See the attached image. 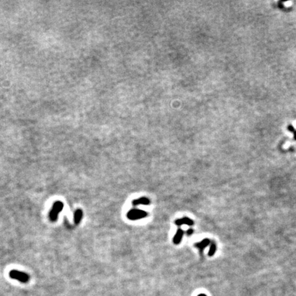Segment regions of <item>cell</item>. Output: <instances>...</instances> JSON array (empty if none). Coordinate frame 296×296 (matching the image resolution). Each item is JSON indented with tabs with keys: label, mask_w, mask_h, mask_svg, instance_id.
Listing matches in <instances>:
<instances>
[{
	"label": "cell",
	"mask_w": 296,
	"mask_h": 296,
	"mask_svg": "<svg viewBox=\"0 0 296 296\" xmlns=\"http://www.w3.org/2000/svg\"><path fill=\"white\" fill-rule=\"evenodd\" d=\"M64 204L63 202H61L60 201H57L54 202V204L53 205V207L49 213V219L52 221H56L58 219V213H60L62 210L63 209Z\"/></svg>",
	"instance_id": "1"
},
{
	"label": "cell",
	"mask_w": 296,
	"mask_h": 296,
	"mask_svg": "<svg viewBox=\"0 0 296 296\" xmlns=\"http://www.w3.org/2000/svg\"><path fill=\"white\" fill-rule=\"evenodd\" d=\"M9 276L11 278L21 282L22 283H27L30 280V276L26 273L17 271V270H12L9 273Z\"/></svg>",
	"instance_id": "2"
},
{
	"label": "cell",
	"mask_w": 296,
	"mask_h": 296,
	"mask_svg": "<svg viewBox=\"0 0 296 296\" xmlns=\"http://www.w3.org/2000/svg\"><path fill=\"white\" fill-rule=\"evenodd\" d=\"M148 216V213L144 210L137 209H131L127 213V217L130 220H139L141 219H143Z\"/></svg>",
	"instance_id": "3"
},
{
	"label": "cell",
	"mask_w": 296,
	"mask_h": 296,
	"mask_svg": "<svg viewBox=\"0 0 296 296\" xmlns=\"http://www.w3.org/2000/svg\"><path fill=\"white\" fill-rule=\"evenodd\" d=\"M175 224L177 226H180L182 225H189V226H192L194 225V221L188 217H183L181 219H178L177 220L175 221Z\"/></svg>",
	"instance_id": "4"
},
{
	"label": "cell",
	"mask_w": 296,
	"mask_h": 296,
	"mask_svg": "<svg viewBox=\"0 0 296 296\" xmlns=\"http://www.w3.org/2000/svg\"><path fill=\"white\" fill-rule=\"evenodd\" d=\"M132 205L134 206L139 205H149L150 204V200L145 197H141L139 199H134L132 201Z\"/></svg>",
	"instance_id": "5"
},
{
	"label": "cell",
	"mask_w": 296,
	"mask_h": 296,
	"mask_svg": "<svg viewBox=\"0 0 296 296\" xmlns=\"http://www.w3.org/2000/svg\"><path fill=\"white\" fill-rule=\"evenodd\" d=\"M210 243V241L209 240V239H204L200 242H199V243H196L195 246L197 248H198V249L199 250L200 253H202V252L204 250L205 248Z\"/></svg>",
	"instance_id": "6"
},
{
	"label": "cell",
	"mask_w": 296,
	"mask_h": 296,
	"mask_svg": "<svg viewBox=\"0 0 296 296\" xmlns=\"http://www.w3.org/2000/svg\"><path fill=\"white\" fill-rule=\"evenodd\" d=\"M183 235H184V231H183L182 229H180V228H178V229L177 230L176 233L175 234V235L174 236V239H173L174 243L176 245H178L179 243H180V242H181L182 239Z\"/></svg>",
	"instance_id": "7"
},
{
	"label": "cell",
	"mask_w": 296,
	"mask_h": 296,
	"mask_svg": "<svg viewBox=\"0 0 296 296\" xmlns=\"http://www.w3.org/2000/svg\"><path fill=\"white\" fill-rule=\"evenodd\" d=\"M83 216V212L81 209H78L75 210L74 213V221L75 224H78L80 222Z\"/></svg>",
	"instance_id": "8"
},
{
	"label": "cell",
	"mask_w": 296,
	"mask_h": 296,
	"mask_svg": "<svg viewBox=\"0 0 296 296\" xmlns=\"http://www.w3.org/2000/svg\"><path fill=\"white\" fill-rule=\"evenodd\" d=\"M216 250H217L216 244L215 243H211L210 247L209 252H208V256H213L215 254Z\"/></svg>",
	"instance_id": "9"
},
{
	"label": "cell",
	"mask_w": 296,
	"mask_h": 296,
	"mask_svg": "<svg viewBox=\"0 0 296 296\" xmlns=\"http://www.w3.org/2000/svg\"><path fill=\"white\" fill-rule=\"evenodd\" d=\"M186 233H187V235L190 236V235H192V234L193 233V230L192 229V228H189V229H188V230L187 231V232H186Z\"/></svg>",
	"instance_id": "10"
},
{
	"label": "cell",
	"mask_w": 296,
	"mask_h": 296,
	"mask_svg": "<svg viewBox=\"0 0 296 296\" xmlns=\"http://www.w3.org/2000/svg\"><path fill=\"white\" fill-rule=\"evenodd\" d=\"M197 296H206V295H205V294H199V295H198Z\"/></svg>",
	"instance_id": "11"
}]
</instances>
